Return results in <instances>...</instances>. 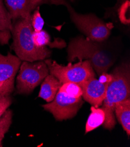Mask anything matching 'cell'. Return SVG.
Segmentation results:
<instances>
[{
  "instance_id": "9a60e30c",
  "label": "cell",
  "mask_w": 130,
  "mask_h": 147,
  "mask_svg": "<svg viewBox=\"0 0 130 147\" xmlns=\"http://www.w3.org/2000/svg\"><path fill=\"white\" fill-rule=\"evenodd\" d=\"M85 126V133H89L103 124L105 120V114L103 110L99 107L92 106Z\"/></svg>"
},
{
  "instance_id": "8fae6325",
  "label": "cell",
  "mask_w": 130,
  "mask_h": 147,
  "mask_svg": "<svg viewBox=\"0 0 130 147\" xmlns=\"http://www.w3.org/2000/svg\"><path fill=\"white\" fill-rule=\"evenodd\" d=\"M61 85V84L59 80L49 74L41 83L39 97L41 98L47 102L52 101L59 92Z\"/></svg>"
},
{
  "instance_id": "ac0fdd59",
  "label": "cell",
  "mask_w": 130,
  "mask_h": 147,
  "mask_svg": "<svg viewBox=\"0 0 130 147\" xmlns=\"http://www.w3.org/2000/svg\"><path fill=\"white\" fill-rule=\"evenodd\" d=\"M31 24L34 32H39L43 30L45 25V21L41 16L40 7L36 8L33 13L31 14Z\"/></svg>"
},
{
  "instance_id": "9c48e42d",
  "label": "cell",
  "mask_w": 130,
  "mask_h": 147,
  "mask_svg": "<svg viewBox=\"0 0 130 147\" xmlns=\"http://www.w3.org/2000/svg\"><path fill=\"white\" fill-rule=\"evenodd\" d=\"M5 6L12 22L31 16V13L40 5L49 4V0H4Z\"/></svg>"
},
{
  "instance_id": "d6986e66",
  "label": "cell",
  "mask_w": 130,
  "mask_h": 147,
  "mask_svg": "<svg viewBox=\"0 0 130 147\" xmlns=\"http://www.w3.org/2000/svg\"><path fill=\"white\" fill-rule=\"evenodd\" d=\"M12 102V98L10 96L0 98V117L9 107Z\"/></svg>"
},
{
  "instance_id": "30bf717a",
  "label": "cell",
  "mask_w": 130,
  "mask_h": 147,
  "mask_svg": "<svg viewBox=\"0 0 130 147\" xmlns=\"http://www.w3.org/2000/svg\"><path fill=\"white\" fill-rule=\"evenodd\" d=\"M82 90L83 99L92 106L99 107L105 98L108 85L103 84L93 78L79 84Z\"/></svg>"
},
{
  "instance_id": "ffe728a7",
  "label": "cell",
  "mask_w": 130,
  "mask_h": 147,
  "mask_svg": "<svg viewBox=\"0 0 130 147\" xmlns=\"http://www.w3.org/2000/svg\"><path fill=\"white\" fill-rule=\"evenodd\" d=\"M99 81L103 84L109 85L113 80V76L111 73L107 72L102 73V74L99 76Z\"/></svg>"
},
{
  "instance_id": "8992f818",
  "label": "cell",
  "mask_w": 130,
  "mask_h": 147,
  "mask_svg": "<svg viewBox=\"0 0 130 147\" xmlns=\"http://www.w3.org/2000/svg\"><path fill=\"white\" fill-rule=\"evenodd\" d=\"M17 78V93L21 94L31 93L49 75V70L45 62L22 61Z\"/></svg>"
},
{
  "instance_id": "7a4b0ae2",
  "label": "cell",
  "mask_w": 130,
  "mask_h": 147,
  "mask_svg": "<svg viewBox=\"0 0 130 147\" xmlns=\"http://www.w3.org/2000/svg\"><path fill=\"white\" fill-rule=\"evenodd\" d=\"M111 74L113 80L107 86L106 97L101 107L105 114L103 127L107 129H113L116 124L114 115L115 105L129 98V63L124 62L120 64L113 70Z\"/></svg>"
},
{
  "instance_id": "5bb4252c",
  "label": "cell",
  "mask_w": 130,
  "mask_h": 147,
  "mask_svg": "<svg viewBox=\"0 0 130 147\" xmlns=\"http://www.w3.org/2000/svg\"><path fill=\"white\" fill-rule=\"evenodd\" d=\"M32 39L35 45L37 48H45L49 46L51 48H63L66 46L65 42L60 39L55 40L53 43L51 42V38L47 32L45 30H41L39 32H33Z\"/></svg>"
},
{
  "instance_id": "2e32d148",
  "label": "cell",
  "mask_w": 130,
  "mask_h": 147,
  "mask_svg": "<svg viewBox=\"0 0 130 147\" xmlns=\"http://www.w3.org/2000/svg\"><path fill=\"white\" fill-rule=\"evenodd\" d=\"M12 121V111L8 109L0 117V147L3 146V140L9 131Z\"/></svg>"
},
{
  "instance_id": "44dd1931",
  "label": "cell",
  "mask_w": 130,
  "mask_h": 147,
  "mask_svg": "<svg viewBox=\"0 0 130 147\" xmlns=\"http://www.w3.org/2000/svg\"><path fill=\"white\" fill-rule=\"evenodd\" d=\"M70 1H73H73H75V0H70Z\"/></svg>"
},
{
  "instance_id": "3957f363",
  "label": "cell",
  "mask_w": 130,
  "mask_h": 147,
  "mask_svg": "<svg viewBox=\"0 0 130 147\" xmlns=\"http://www.w3.org/2000/svg\"><path fill=\"white\" fill-rule=\"evenodd\" d=\"M33 32L31 16L12 21V48L22 61L34 62L43 61L51 55L52 52L47 47L40 48L35 45L32 39Z\"/></svg>"
},
{
  "instance_id": "5b68a950",
  "label": "cell",
  "mask_w": 130,
  "mask_h": 147,
  "mask_svg": "<svg viewBox=\"0 0 130 147\" xmlns=\"http://www.w3.org/2000/svg\"><path fill=\"white\" fill-rule=\"evenodd\" d=\"M45 61L50 74L55 77L61 84L67 82L79 84L89 79L96 78L95 71L87 60L81 61L75 64L69 62L67 65H60L51 59Z\"/></svg>"
},
{
  "instance_id": "7c38bea8",
  "label": "cell",
  "mask_w": 130,
  "mask_h": 147,
  "mask_svg": "<svg viewBox=\"0 0 130 147\" xmlns=\"http://www.w3.org/2000/svg\"><path fill=\"white\" fill-rule=\"evenodd\" d=\"M12 22L5 6L4 0H0V43L7 45L11 38Z\"/></svg>"
},
{
  "instance_id": "6da1fadb",
  "label": "cell",
  "mask_w": 130,
  "mask_h": 147,
  "mask_svg": "<svg viewBox=\"0 0 130 147\" xmlns=\"http://www.w3.org/2000/svg\"><path fill=\"white\" fill-rule=\"evenodd\" d=\"M120 53L117 43L108 40L95 41L87 37L78 36L71 39L67 48V59L89 61L96 74L107 72L114 64Z\"/></svg>"
},
{
  "instance_id": "52a82bcc",
  "label": "cell",
  "mask_w": 130,
  "mask_h": 147,
  "mask_svg": "<svg viewBox=\"0 0 130 147\" xmlns=\"http://www.w3.org/2000/svg\"><path fill=\"white\" fill-rule=\"evenodd\" d=\"M83 103L82 97L73 98L59 91L52 101L43 105L42 107L51 113L56 120L62 121L75 117Z\"/></svg>"
},
{
  "instance_id": "4fadbf2b",
  "label": "cell",
  "mask_w": 130,
  "mask_h": 147,
  "mask_svg": "<svg viewBox=\"0 0 130 147\" xmlns=\"http://www.w3.org/2000/svg\"><path fill=\"white\" fill-rule=\"evenodd\" d=\"M114 115L128 137L130 135V99L117 103L114 108Z\"/></svg>"
},
{
  "instance_id": "277c9868",
  "label": "cell",
  "mask_w": 130,
  "mask_h": 147,
  "mask_svg": "<svg viewBox=\"0 0 130 147\" xmlns=\"http://www.w3.org/2000/svg\"><path fill=\"white\" fill-rule=\"evenodd\" d=\"M49 4L65 6L72 22L86 37L99 42L106 40L109 38L113 25L105 22L95 14L78 13L67 0H49Z\"/></svg>"
},
{
  "instance_id": "ba28073f",
  "label": "cell",
  "mask_w": 130,
  "mask_h": 147,
  "mask_svg": "<svg viewBox=\"0 0 130 147\" xmlns=\"http://www.w3.org/2000/svg\"><path fill=\"white\" fill-rule=\"evenodd\" d=\"M22 61L10 52L0 53V98L10 96L15 89V78Z\"/></svg>"
},
{
  "instance_id": "e0dca14e",
  "label": "cell",
  "mask_w": 130,
  "mask_h": 147,
  "mask_svg": "<svg viewBox=\"0 0 130 147\" xmlns=\"http://www.w3.org/2000/svg\"><path fill=\"white\" fill-rule=\"evenodd\" d=\"M59 91L63 92L68 96L73 98H79L82 96V90L81 86L78 84L73 82L62 84Z\"/></svg>"
}]
</instances>
